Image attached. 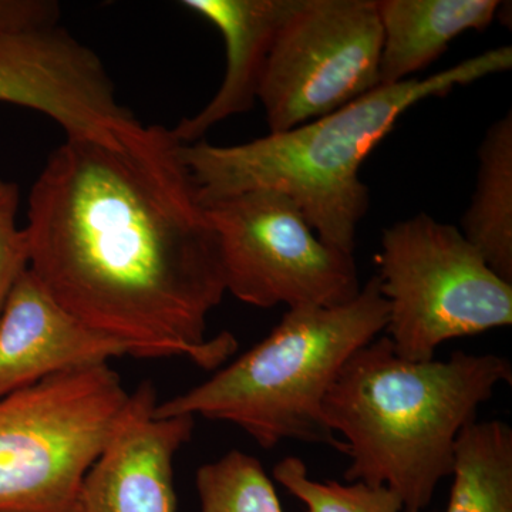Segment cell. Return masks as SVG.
I'll return each mask as SVG.
<instances>
[{"mask_svg": "<svg viewBox=\"0 0 512 512\" xmlns=\"http://www.w3.org/2000/svg\"><path fill=\"white\" fill-rule=\"evenodd\" d=\"M376 0H295L259 89L269 133L328 116L380 87Z\"/></svg>", "mask_w": 512, "mask_h": 512, "instance_id": "ba28073f", "label": "cell"}, {"mask_svg": "<svg viewBox=\"0 0 512 512\" xmlns=\"http://www.w3.org/2000/svg\"><path fill=\"white\" fill-rule=\"evenodd\" d=\"M127 356L117 340L87 328L28 271L0 315V399L46 377Z\"/></svg>", "mask_w": 512, "mask_h": 512, "instance_id": "8fae6325", "label": "cell"}, {"mask_svg": "<svg viewBox=\"0 0 512 512\" xmlns=\"http://www.w3.org/2000/svg\"><path fill=\"white\" fill-rule=\"evenodd\" d=\"M19 187L0 178V315L10 293L29 271V239L25 228L18 227Z\"/></svg>", "mask_w": 512, "mask_h": 512, "instance_id": "ac0fdd59", "label": "cell"}, {"mask_svg": "<svg viewBox=\"0 0 512 512\" xmlns=\"http://www.w3.org/2000/svg\"><path fill=\"white\" fill-rule=\"evenodd\" d=\"M184 8L210 22L224 37L227 69L210 103L173 128L183 144L197 143L208 130L258 100L259 89L276 33L295 6V0H184Z\"/></svg>", "mask_w": 512, "mask_h": 512, "instance_id": "7c38bea8", "label": "cell"}, {"mask_svg": "<svg viewBox=\"0 0 512 512\" xmlns=\"http://www.w3.org/2000/svg\"><path fill=\"white\" fill-rule=\"evenodd\" d=\"M29 271L87 328L138 359L218 369L238 342L207 338L225 289L220 244L173 130L134 121L67 137L29 195Z\"/></svg>", "mask_w": 512, "mask_h": 512, "instance_id": "6da1fadb", "label": "cell"}, {"mask_svg": "<svg viewBox=\"0 0 512 512\" xmlns=\"http://www.w3.org/2000/svg\"><path fill=\"white\" fill-rule=\"evenodd\" d=\"M59 19L53 0H0V37L59 25Z\"/></svg>", "mask_w": 512, "mask_h": 512, "instance_id": "d6986e66", "label": "cell"}, {"mask_svg": "<svg viewBox=\"0 0 512 512\" xmlns=\"http://www.w3.org/2000/svg\"><path fill=\"white\" fill-rule=\"evenodd\" d=\"M446 512H512V429L474 421L458 434Z\"/></svg>", "mask_w": 512, "mask_h": 512, "instance_id": "9a60e30c", "label": "cell"}, {"mask_svg": "<svg viewBox=\"0 0 512 512\" xmlns=\"http://www.w3.org/2000/svg\"><path fill=\"white\" fill-rule=\"evenodd\" d=\"M461 232L488 266L512 284V113L494 121L478 148L476 191Z\"/></svg>", "mask_w": 512, "mask_h": 512, "instance_id": "5bb4252c", "label": "cell"}, {"mask_svg": "<svg viewBox=\"0 0 512 512\" xmlns=\"http://www.w3.org/2000/svg\"><path fill=\"white\" fill-rule=\"evenodd\" d=\"M389 306L376 276L345 305L288 309L254 348L204 383L158 403V417L201 416L234 424L255 443L319 444L346 453L323 400L349 357L386 329Z\"/></svg>", "mask_w": 512, "mask_h": 512, "instance_id": "277c9868", "label": "cell"}, {"mask_svg": "<svg viewBox=\"0 0 512 512\" xmlns=\"http://www.w3.org/2000/svg\"><path fill=\"white\" fill-rule=\"evenodd\" d=\"M272 474L308 512H403L399 495L386 485L372 487L362 481L349 485L320 483L309 477L305 461L295 456L278 461Z\"/></svg>", "mask_w": 512, "mask_h": 512, "instance_id": "e0dca14e", "label": "cell"}, {"mask_svg": "<svg viewBox=\"0 0 512 512\" xmlns=\"http://www.w3.org/2000/svg\"><path fill=\"white\" fill-rule=\"evenodd\" d=\"M511 382L510 360L493 353L410 362L386 335L367 343L323 400L326 423L343 437L350 458L345 480L386 485L403 512H423L453 473L458 434L500 384Z\"/></svg>", "mask_w": 512, "mask_h": 512, "instance_id": "3957f363", "label": "cell"}, {"mask_svg": "<svg viewBox=\"0 0 512 512\" xmlns=\"http://www.w3.org/2000/svg\"><path fill=\"white\" fill-rule=\"evenodd\" d=\"M0 101L40 111L67 137L104 140L131 119L97 53L59 25L0 37Z\"/></svg>", "mask_w": 512, "mask_h": 512, "instance_id": "9c48e42d", "label": "cell"}, {"mask_svg": "<svg viewBox=\"0 0 512 512\" xmlns=\"http://www.w3.org/2000/svg\"><path fill=\"white\" fill-rule=\"evenodd\" d=\"M512 67L511 46L497 47L450 69L380 86L348 106L302 126L248 143L183 144V158L202 204L254 190L281 192L295 202L329 247L353 254L370 207L360 167L410 107L443 97Z\"/></svg>", "mask_w": 512, "mask_h": 512, "instance_id": "7a4b0ae2", "label": "cell"}, {"mask_svg": "<svg viewBox=\"0 0 512 512\" xmlns=\"http://www.w3.org/2000/svg\"><path fill=\"white\" fill-rule=\"evenodd\" d=\"M500 5L497 0H376L383 33L380 86L413 79L461 33L484 32Z\"/></svg>", "mask_w": 512, "mask_h": 512, "instance_id": "4fadbf2b", "label": "cell"}, {"mask_svg": "<svg viewBox=\"0 0 512 512\" xmlns=\"http://www.w3.org/2000/svg\"><path fill=\"white\" fill-rule=\"evenodd\" d=\"M377 282L389 306L387 338L410 362H429L448 340L512 325L505 282L456 225L426 212L383 231Z\"/></svg>", "mask_w": 512, "mask_h": 512, "instance_id": "8992f818", "label": "cell"}, {"mask_svg": "<svg viewBox=\"0 0 512 512\" xmlns=\"http://www.w3.org/2000/svg\"><path fill=\"white\" fill-rule=\"evenodd\" d=\"M157 404L153 383L130 393L67 512H177L174 460L191 439L195 417H158Z\"/></svg>", "mask_w": 512, "mask_h": 512, "instance_id": "30bf717a", "label": "cell"}, {"mask_svg": "<svg viewBox=\"0 0 512 512\" xmlns=\"http://www.w3.org/2000/svg\"><path fill=\"white\" fill-rule=\"evenodd\" d=\"M195 487L201 512H284L261 461L241 450L198 468Z\"/></svg>", "mask_w": 512, "mask_h": 512, "instance_id": "2e32d148", "label": "cell"}, {"mask_svg": "<svg viewBox=\"0 0 512 512\" xmlns=\"http://www.w3.org/2000/svg\"><path fill=\"white\" fill-rule=\"evenodd\" d=\"M109 363L46 377L0 399V512H67L126 410Z\"/></svg>", "mask_w": 512, "mask_h": 512, "instance_id": "5b68a950", "label": "cell"}, {"mask_svg": "<svg viewBox=\"0 0 512 512\" xmlns=\"http://www.w3.org/2000/svg\"><path fill=\"white\" fill-rule=\"evenodd\" d=\"M225 289L256 308H333L359 295L353 254L329 247L286 195L254 190L205 205Z\"/></svg>", "mask_w": 512, "mask_h": 512, "instance_id": "52a82bcc", "label": "cell"}]
</instances>
